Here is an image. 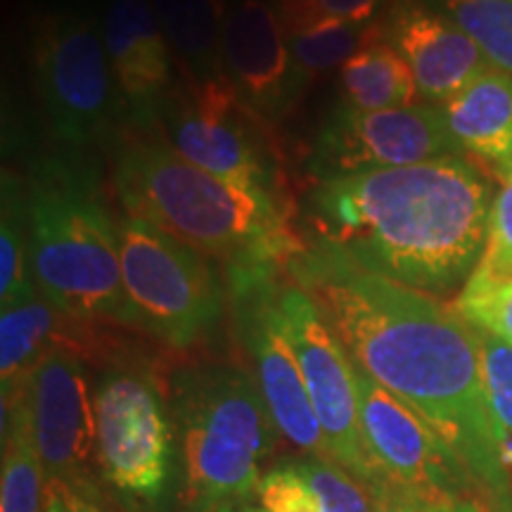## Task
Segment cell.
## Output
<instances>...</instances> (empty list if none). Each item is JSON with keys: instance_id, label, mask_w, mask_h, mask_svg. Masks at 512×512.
I'll use <instances>...</instances> for the list:
<instances>
[{"instance_id": "cell-26", "label": "cell", "mask_w": 512, "mask_h": 512, "mask_svg": "<svg viewBox=\"0 0 512 512\" xmlns=\"http://www.w3.org/2000/svg\"><path fill=\"white\" fill-rule=\"evenodd\" d=\"M512 280V171L496 190L482 259L463 287L489 290Z\"/></svg>"}, {"instance_id": "cell-34", "label": "cell", "mask_w": 512, "mask_h": 512, "mask_svg": "<svg viewBox=\"0 0 512 512\" xmlns=\"http://www.w3.org/2000/svg\"><path fill=\"white\" fill-rule=\"evenodd\" d=\"M491 512H512V501H505V503L494 505V510H491Z\"/></svg>"}, {"instance_id": "cell-15", "label": "cell", "mask_w": 512, "mask_h": 512, "mask_svg": "<svg viewBox=\"0 0 512 512\" xmlns=\"http://www.w3.org/2000/svg\"><path fill=\"white\" fill-rule=\"evenodd\" d=\"M223 67L238 93L266 124L297 107L306 76L287 46V36L268 0H240L228 10Z\"/></svg>"}, {"instance_id": "cell-27", "label": "cell", "mask_w": 512, "mask_h": 512, "mask_svg": "<svg viewBox=\"0 0 512 512\" xmlns=\"http://www.w3.org/2000/svg\"><path fill=\"white\" fill-rule=\"evenodd\" d=\"M297 467L316 491L320 512H375L368 486L349 475L335 460L311 458L297 463Z\"/></svg>"}, {"instance_id": "cell-6", "label": "cell", "mask_w": 512, "mask_h": 512, "mask_svg": "<svg viewBox=\"0 0 512 512\" xmlns=\"http://www.w3.org/2000/svg\"><path fill=\"white\" fill-rule=\"evenodd\" d=\"M121 278L136 328L176 349L207 337L221 318V283L195 249L150 223L117 219Z\"/></svg>"}, {"instance_id": "cell-13", "label": "cell", "mask_w": 512, "mask_h": 512, "mask_svg": "<svg viewBox=\"0 0 512 512\" xmlns=\"http://www.w3.org/2000/svg\"><path fill=\"white\" fill-rule=\"evenodd\" d=\"M273 278L275 268L230 271L235 311L242 339L252 354L256 384L275 427L290 444L311 453V458L335 460L313 411L297 354L287 339Z\"/></svg>"}, {"instance_id": "cell-16", "label": "cell", "mask_w": 512, "mask_h": 512, "mask_svg": "<svg viewBox=\"0 0 512 512\" xmlns=\"http://www.w3.org/2000/svg\"><path fill=\"white\" fill-rule=\"evenodd\" d=\"M382 34L413 69L422 98L437 105L496 69L477 43L430 0H392L382 19Z\"/></svg>"}, {"instance_id": "cell-24", "label": "cell", "mask_w": 512, "mask_h": 512, "mask_svg": "<svg viewBox=\"0 0 512 512\" xmlns=\"http://www.w3.org/2000/svg\"><path fill=\"white\" fill-rule=\"evenodd\" d=\"M285 36L299 72L313 79L342 69L351 57L382 38V22H325Z\"/></svg>"}, {"instance_id": "cell-31", "label": "cell", "mask_w": 512, "mask_h": 512, "mask_svg": "<svg viewBox=\"0 0 512 512\" xmlns=\"http://www.w3.org/2000/svg\"><path fill=\"white\" fill-rule=\"evenodd\" d=\"M256 496L264 512H320L316 491L299 472L297 463L268 472L261 479Z\"/></svg>"}, {"instance_id": "cell-20", "label": "cell", "mask_w": 512, "mask_h": 512, "mask_svg": "<svg viewBox=\"0 0 512 512\" xmlns=\"http://www.w3.org/2000/svg\"><path fill=\"white\" fill-rule=\"evenodd\" d=\"M166 41L183 69V81L200 83L226 76L223 31L226 0H152Z\"/></svg>"}, {"instance_id": "cell-21", "label": "cell", "mask_w": 512, "mask_h": 512, "mask_svg": "<svg viewBox=\"0 0 512 512\" xmlns=\"http://www.w3.org/2000/svg\"><path fill=\"white\" fill-rule=\"evenodd\" d=\"M339 81L342 105L351 110H399L415 105L420 98L413 69L392 43L384 41V34L339 69Z\"/></svg>"}, {"instance_id": "cell-25", "label": "cell", "mask_w": 512, "mask_h": 512, "mask_svg": "<svg viewBox=\"0 0 512 512\" xmlns=\"http://www.w3.org/2000/svg\"><path fill=\"white\" fill-rule=\"evenodd\" d=\"M465 31L496 69L512 76V0H430Z\"/></svg>"}, {"instance_id": "cell-7", "label": "cell", "mask_w": 512, "mask_h": 512, "mask_svg": "<svg viewBox=\"0 0 512 512\" xmlns=\"http://www.w3.org/2000/svg\"><path fill=\"white\" fill-rule=\"evenodd\" d=\"M159 124L178 155L207 174L268 200L283 202V178L266 121L228 76L183 81L164 102Z\"/></svg>"}, {"instance_id": "cell-18", "label": "cell", "mask_w": 512, "mask_h": 512, "mask_svg": "<svg viewBox=\"0 0 512 512\" xmlns=\"http://www.w3.org/2000/svg\"><path fill=\"white\" fill-rule=\"evenodd\" d=\"M53 351H72L83 361L117 358V339L107 335L105 325L69 316L41 294L5 306L0 316V389L3 403L24 394L29 377L43 358Z\"/></svg>"}, {"instance_id": "cell-17", "label": "cell", "mask_w": 512, "mask_h": 512, "mask_svg": "<svg viewBox=\"0 0 512 512\" xmlns=\"http://www.w3.org/2000/svg\"><path fill=\"white\" fill-rule=\"evenodd\" d=\"M102 38L121 112L133 126H157L174 91V53L150 0H112Z\"/></svg>"}, {"instance_id": "cell-2", "label": "cell", "mask_w": 512, "mask_h": 512, "mask_svg": "<svg viewBox=\"0 0 512 512\" xmlns=\"http://www.w3.org/2000/svg\"><path fill=\"white\" fill-rule=\"evenodd\" d=\"M496 188L467 157L318 181L309 223L318 245L427 294L463 287L482 259Z\"/></svg>"}, {"instance_id": "cell-35", "label": "cell", "mask_w": 512, "mask_h": 512, "mask_svg": "<svg viewBox=\"0 0 512 512\" xmlns=\"http://www.w3.org/2000/svg\"><path fill=\"white\" fill-rule=\"evenodd\" d=\"M221 512H252V510H247V508H228V510H221Z\"/></svg>"}, {"instance_id": "cell-33", "label": "cell", "mask_w": 512, "mask_h": 512, "mask_svg": "<svg viewBox=\"0 0 512 512\" xmlns=\"http://www.w3.org/2000/svg\"><path fill=\"white\" fill-rule=\"evenodd\" d=\"M43 512H100L93 491L79 489L60 479H46Z\"/></svg>"}, {"instance_id": "cell-30", "label": "cell", "mask_w": 512, "mask_h": 512, "mask_svg": "<svg viewBox=\"0 0 512 512\" xmlns=\"http://www.w3.org/2000/svg\"><path fill=\"white\" fill-rule=\"evenodd\" d=\"M451 309L479 330L505 339L512 344V280L489 290H467L460 287Z\"/></svg>"}, {"instance_id": "cell-9", "label": "cell", "mask_w": 512, "mask_h": 512, "mask_svg": "<svg viewBox=\"0 0 512 512\" xmlns=\"http://www.w3.org/2000/svg\"><path fill=\"white\" fill-rule=\"evenodd\" d=\"M98 470L121 494L155 501L174 460V420L155 377L133 363H114L93 389Z\"/></svg>"}, {"instance_id": "cell-19", "label": "cell", "mask_w": 512, "mask_h": 512, "mask_svg": "<svg viewBox=\"0 0 512 512\" xmlns=\"http://www.w3.org/2000/svg\"><path fill=\"white\" fill-rule=\"evenodd\" d=\"M437 107L465 157L484 162L503 181L512 171V76L489 69Z\"/></svg>"}, {"instance_id": "cell-28", "label": "cell", "mask_w": 512, "mask_h": 512, "mask_svg": "<svg viewBox=\"0 0 512 512\" xmlns=\"http://www.w3.org/2000/svg\"><path fill=\"white\" fill-rule=\"evenodd\" d=\"M285 34L325 22H375L387 0H268Z\"/></svg>"}, {"instance_id": "cell-14", "label": "cell", "mask_w": 512, "mask_h": 512, "mask_svg": "<svg viewBox=\"0 0 512 512\" xmlns=\"http://www.w3.org/2000/svg\"><path fill=\"white\" fill-rule=\"evenodd\" d=\"M22 408L46 479L95 491L98 430L86 361L72 351L43 358L24 387Z\"/></svg>"}, {"instance_id": "cell-23", "label": "cell", "mask_w": 512, "mask_h": 512, "mask_svg": "<svg viewBox=\"0 0 512 512\" xmlns=\"http://www.w3.org/2000/svg\"><path fill=\"white\" fill-rule=\"evenodd\" d=\"M38 294L31 278L29 200L15 174L3 171L0 204V306H12Z\"/></svg>"}, {"instance_id": "cell-4", "label": "cell", "mask_w": 512, "mask_h": 512, "mask_svg": "<svg viewBox=\"0 0 512 512\" xmlns=\"http://www.w3.org/2000/svg\"><path fill=\"white\" fill-rule=\"evenodd\" d=\"M31 278L41 297L81 320L136 328L121 278L117 221L86 171L46 162L27 185Z\"/></svg>"}, {"instance_id": "cell-29", "label": "cell", "mask_w": 512, "mask_h": 512, "mask_svg": "<svg viewBox=\"0 0 512 512\" xmlns=\"http://www.w3.org/2000/svg\"><path fill=\"white\" fill-rule=\"evenodd\" d=\"M475 337L491 413H494L498 427L512 437V344L479 328H475Z\"/></svg>"}, {"instance_id": "cell-1", "label": "cell", "mask_w": 512, "mask_h": 512, "mask_svg": "<svg viewBox=\"0 0 512 512\" xmlns=\"http://www.w3.org/2000/svg\"><path fill=\"white\" fill-rule=\"evenodd\" d=\"M290 271L356 368L451 446L491 505L510 501L512 437L486 399L475 328L432 294L370 273L318 242L292 256Z\"/></svg>"}, {"instance_id": "cell-3", "label": "cell", "mask_w": 512, "mask_h": 512, "mask_svg": "<svg viewBox=\"0 0 512 512\" xmlns=\"http://www.w3.org/2000/svg\"><path fill=\"white\" fill-rule=\"evenodd\" d=\"M114 188L126 216L223 261L230 271L275 268L299 252L283 202L207 174L178 155L157 126H133L121 140Z\"/></svg>"}, {"instance_id": "cell-5", "label": "cell", "mask_w": 512, "mask_h": 512, "mask_svg": "<svg viewBox=\"0 0 512 512\" xmlns=\"http://www.w3.org/2000/svg\"><path fill=\"white\" fill-rule=\"evenodd\" d=\"M169 411L185 508L221 512L256 496L261 463L280 434L256 380L235 366L183 368L171 382Z\"/></svg>"}, {"instance_id": "cell-8", "label": "cell", "mask_w": 512, "mask_h": 512, "mask_svg": "<svg viewBox=\"0 0 512 512\" xmlns=\"http://www.w3.org/2000/svg\"><path fill=\"white\" fill-rule=\"evenodd\" d=\"M36 91L55 138L83 147L110 131L121 112L105 38L76 12L43 15L31 38Z\"/></svg>"}, {"instance_id": "cell-32", "label": "cell", "mask_w": 512, "mask_h": 512, "mask_svg": "<svg viewBox=\"0 0 512 512\" xmlns=\"http://www.w3.org/2000/svg\"><path fill=\"white\" fill-rule=\"evenodd\" d=\"M373 501L375 512H482V503L477 501H434L394 489L375 491Z\"/></svg>"}, {"instance_id": "cell-22", "label": "cell", "mask_w": 512, "mask_h": 512, "mask_svg": "<svg viewBox=\"0 0 512 512\" xmlns=\"http://www.w3.org/2000/svg\"><path fill=\"white\" fill-rule=\"evenodd\" d=\"M46 472L31 441L22 396L3 403V482L0 512H41Z\"/></svg>"}, {"instance_id": "cell-10", "label": "cell", "mask_w": 512, "mask_h": 512, "mask_svg": "<svg viewBox=\"0 0 512 512\" xmlns=\"http://www.w3.org/2000/svg\"><path fill=\"white\" fill-rule=\"evenodd\" d=\"M358 411L363 444L377 477L375 491L394 489L434 501L489 503L451 446L411 406L363 370H358Z\"/></svg>"}, {"instance_id": "cell-11", "label": "cell", "mask_w": 512, "mask_h": 512, "mask_svg": "<svg viewBox=\"0 0 512 512\" xmlns=\"http://www.w3.org/2000/svg\"><path fill=\"white\" fill-rule=\"evenodd\" d=\"M278 306L332 458L373 494L377 477L363 444L356 363L302 287H280Z\"/></svg>"}, {"instance_id": "cell-12", "label": "cell", "mask_w": 512, "mask_h": 512, "mask_svg": "<svg viewBox=\"0 0 512 512\" xmlns=\"http://www.w3.org/2000/svg\"><path fill=\"white\" fill-rule=\"evenodd\" d=\"M465 157L437 105L363 112L337 105L320 126L309 171L318 181Z\"/></svg>"}]
</instances>
